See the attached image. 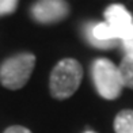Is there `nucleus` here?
<instances>
[{
	"mask_svg": "<svg viewBox=\"0 0 133 133\" xmlns=\"http://www.w3.org/2000/svg\"><path fill=\"white\" fill-rule=\"evenodd\" d=\"M118 71H119L121 79H122L124 87L133 90V57L124 56V58L121 60L118 65Z\"/></svg>",
	"mask_w": 133,
	"mask_h": 133,
	"instance_id": "8",
	"label": "nucleus"
},
{
	"mask_svg": "<svg viewBox=\"0 0 133 133\" xmlns=\"http://www.w3.org/2000/svg\"><path fill=\"white\" fill-rule=\"evenodd\" d=\"M91 75L98 94L107 101H114L122 92L124 84L118 66L109 58H96L91 65Z\"/></svg>",
	"mask_w": 133,
	"mask_h": 133,
	"instance_id": "3",
	"label": "nucleus"
},
{
	"mask_svg": "<svg viewBox=\"0 0 133 133\" xmlns=\"http://www.w3.org/2000/svg\"><path fill=\"white\" fill-rule=\"evenodd\" d=\"M16 7L18 2H15V0H0V16L15 12Z\"/></svg>",
	"mask_w": 133,
	"mask_h": 133,
	"instance_id": "9",
	"label": "nucleus"
},
{
	"mask_svg": "<svg viewBox=\"0 0 133 133\" xmlns=\"http://www.w3.org/2000/svg\"><path fill=\"white\" fill-rule=\"evenodd\" d=\"M121 45H122V49H124L125 56L133 57V34L130 35L129 38L121 41Z\"/></svg>",
	"mask_w": 133,
	"mask_h": 133,
	"instance_id": "10",
	"label": "nucleus"
},
{
	"mask_svg": "<svg viewBox=\"0 0 133 133\" xmlns=\"http://www.w3.org/2000/svg\"><path fill=\"white\" fill-rule=\"evenodd\" d=\"M31 16L41 25H53L64 21L71 12V7L63 0H42L33 4Z\"/></svg>",
	"mask_w": 133,
	"mask_h": 133,
	"instance_id": "4",
	"label": "nucleus"
},
{
	"mask_svg": "<svg viewBox=\"0 0 133 133\" xmlns=\"http://www.w3.org/2000/svg\"><path fill=\"white\" fill-rule=\"evenodd\" d=\"M35 66V56L23 52L4 60L0 65V83L8 90H19L29 82Z\"/></svg>",
	"mask_w": 133,
	"mask_h": 133,
	"instance_id": "2",
	"label": "nucleus"
},
{
	"mask_svg": "<svg viewBox=\"0 0 133 133\" xmlns=\"http://www.w3.org/2000/svg\"><path fill=\"white\" fill-rule=\"evenodd\" d=\"M84 133H96V132H92V130H86Z\"/></svg>",
	"mask_w": 133,
	"mask_h": 133,
	"instance_id": "12",
	"label": "nucleus"
},
{
	"mask_svg": "<svg viewBox=\"0 0 133 133\" xmlns=\"http://www.w3.org/2000/svg\"><path fill=\"white\" fill-rule=\"evenodd\" d=\"M86 38L94 48H99V49H110L119 42L114 30L106 22L87 26Z\"/></svg>",
	"mask_w": 133,
	"mask_h": 133,
	"instance_id": "6",
	"label": "nucleus"
},
{
	"mask_svg": "<svg viewBox=\"0 0 133 133\" xmlns=\"http://www.w3.org/2000/svg\"><path fill=\"white\" fill-rule=\"evenodd\" d=\"M106 23L110 26L119 42L133 34V16L122 4H111L105 10Z\"/></svg>",
	"mask_w": 133,
	"mask_h": 133,
	"instance_id": "5",
	"label": "nucleus"
},
{
	"mask_svg": "<svg viewBox=\"0 0 133 133\" xmlns=\"http://www.w3.org/2000/svg\"><path fill=\"white\" fill-rule=\"evenodd\" d=\"M3 133H33L30 129H27L26 126H22V125H12V126H8Z\"/></svg>",
	"mask_w": 133,
	"mask_h": 133,
	"instance_id": "11",
	"label": "nucleus"
},
{
	"mask_svg": "<svg viewBox=\"0 0 133 133\" xmlns=\"http://www.w3.org/2000/svg\"><path fill=\"white\" fill-rule=\"evenodd\" d=\"M113 126L116 133H133V110H121L114 118Z\"/></svg>",
	"mask_w": 133,
	"mask_h": 133,
	"instance_id": "7",
	"label": "nucleus"
},
{
	"mask_svg": "<svg viewBox=\"0 0 133 133\" xmlns=\"http://www.w3.org/2000/svg\"><path fill=\"white\" fill-rule=\"evenodd\" d=\"M83 79V66L75 58H63L53 66L49 77V91L56 99H66L79 88Z\"/></svg>",
	"mask_w": 133,
	"mask_h": 133,
	"instance_id": "1",
	"label": "nucleus"
}]
</instances>
